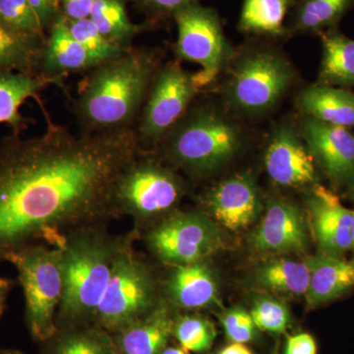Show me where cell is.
Here are the masks:
<instances>
[{
  "instance_id": "cell-1",
  "label": "cell",
  "mask_w": 354,
  "mask_h": 354,
  "mask_svg": "<svg viewBox=\"0 0 354 354\" xmlns=\"http://www.w3.org/2000/svg\"><path fill=\"white\" fill-rule=\"evenodd\" d=\"M134 128L73 133L50 125L0 142V263L34 243L60 247L69 232L109 225L116 183L141 152Z\"/></svg>"
},
{
  "instance_id": "cell-2",
  "label": "cell",
  "mask_w": 354,
  "mask_h": 354,
  "mask_svg": "<svg viewBox=\"0 0 354 354\" xmlns=\"http://www.w3.org/2000/svg\"><path fill=\"white\" fill-rule=\"evenodd\" d=\"M160 65L157 50L131 46L88 71L73 104L80 131L134 128Z\"/></svg>"
},
{
  "instance_id": "cell-3",
  "label": "cell",
  "mask_w": 354,
  "mask_h": 354,
  "mask_svg": "<svg viewBox=\"0 0 354 354\" xmlns=\"http://www.w3.org/2000/svg\"><path fill=\"white\" fill-rule=\"evenodd\" d=\"M135 236L138 234L133 230L123 235L111 234L108 225L78 228L66 235L59 247L64 293L57 328L93 325L116 259Z\"/></svg>"
},
{
  "instance_id": "cell-4",
  "label": "cell",
  "mask_w": 354,
  "mask_h": 354,
  "mask_svg": "<svg viewBox=\"0 0 354 354\" xmlns=\"http://www.w3.org/2000/svg\"><path fill=\"white\" fill-rule=\"evenodd\" d=\"M241 145L234 122L212 106L192 104L153 152L176 171L200 178L228 164Z\"/></svg>"
},
{
  "instance_id": "cell-5",
  "label": "cell",
  "mask_w": 354,
  "mask_h": 354,
  "mask_svg": "<svg viewBox=\"0 0 354 354\" xmlns=\"http://www.w3.org/2000/svg\"><path fill=\"white\" fill-rule=\"evenodd\" d=\"M186 185L178 171L157 153L141 151L120 174L114 188L118 216H128L140 234L176 211Z\"/></svg>"
},
{
  "instance_id": "cell-6",
  "label": "cell",
  "mask_w": 354,
  "mask_h": 354,
  "mask_svg": "<svg viewBox=\"0 0 354 354\" xmlns=\"http://www.w3.org/2000/svg\"><path fill=\"white\" fill-rule=\"evenodd\" d=\"M133 237L114 264L93 325L115 334L150 314L162 302V281L149 261L135 250Z\"/></svg>"
},
{
  "instance_id": "cell-7",
  "label": "cell",
  "mask_w": 354,
  "mask_h": 354,
  "mask_svg": "<svg viewBox=\"0 0 354 354\" xmlns=\"http://www.w3.org/2000/svg\"><path fill=\"white\" fill-rule=\"evenodd\" d=\"M6 262L17 270L28 329L37 341L48 342L57 332V315L64 298L62 249L30 244L10 254Z\"/></svg>"
},
{
  "instance_id": "cell-8",
  "label": "cell",
  "mask_w": 354,
  "mask_h": 354,
  "mask_svg": "<svg viewBox=\"0 0 354 354\" xmlns=\"http://www.w3.org/2000/svg\"><path fill=\"white\" fill-rule=\"evenodd\" d=\"M244 53L230 66L225 101L237 113H267L290 87L295 72L285 58L270 48H253Z\"/></svg>"
},
{
  "instance_id": "cell-9",
  "label": "cell",
  "mask_w": 354,
  "mask_h": 354,
  "mask_svg": "<svg viewBox=\"0 0 354 354\" xmlns=\"http://www.w3.org/2000/svg\"><path fill=\"white\" fill-rule=\"evenodd\" d=\"M138 239L156 260L169 267L208 260L223 246L220 225L204 211L176 209Z\"/></svg>"
},
{
  "instance_id": "cell-10",
  "label": "cell",
  "mask_w": 354,
  "mask_h": 354,
  "mask_svg": "<svg viewBox=\"0 0 354 354\" xmlns=\"http://www.w3.org/2000/svg\"><path fill=\"white\" fill-rule=\"evenodd\" d=\"M200 92L180 62L160 65L134 129L142 151L153 152L192 106Z\"/></svg>"
},
{
  "instance_id": "cell-11",
  "label": "cell",
  "mask_w": 354,
  "mask_h": 354,
  "mask_svg": "<svg viewBox=\"0 0 354 354\" xmlns=\"http://www.w3.org/2000/svg\"><path fill=\"white\" fill-rule=\"evenodd\" d=\"M177 28L176 53L179 62H192L200 66L193 74L200 91L208 87L232 57L220 16L214 8L200 2L177 11L172 16Z\"/></svg>"
},
{
  "instance_id": "cell-12",
  "label": "cell",
  "mask_w": 354,
  "mask_h": 354,
  "mask_svg": "<svg viewBox=\"0 0 354 354\" xmlns=\"http://www.w3.org/2000/svg\"><path fill=\"white\" fill-rule=\"evenodd\" d=\"M302 138L315 162L337 189L354 190V134L348 128L334 127L307 118Z\"/></svg>"
},
{
  "instance_id": "cell-13",
  "label": "cell",
  "mask_w": 354,
  "mask_h": 354,
  "mask_svg": "<svg viewBox=\"0 0 354 354\" xmlns=\"http://www.w3.org/2000/svg\"><path fill=\"white\" fill-rule=\"evenodd\" d=\"M205 213L230 232L246 230L262 211V197L248 172L234 174L209 188L203 197Z\"/></svg>"
},
{
  "instance_id": "cell-14",
  "label": "cell",
  "mask_w": 354,
  "mask_h": 354,
  "mask_svg": "<svg viewBox=\"0 0 354 354\" xmlns=\"http://www.w3.org/2000/svg\"><path fill=\"white\" fill-rule=\"evenodd\" d=\"M264 167L272 183L281 187L300 189L319 183L315 160L304 140L288 125L272 132L266 146Z\"/></svg>"
},
{
  "instance_id": "cell-15",
  "label": "cell",
  "mask_w": 354,
  "mask_h": 354,
  "mask_svg": "<svg viewBox=\"0 0 354 354\" xmlns=\"http://www.w3.org/2000/svg\"><path fill=\"white\" fill-rule=\"evenodd\" d=\"M249 244L261 254L306 252L309 236L304 214L290 200H272Z\"/></svg>"
},
{
  "instance_id": "cell-16",
  "label": "cell",
  "mask_w": 354,
  "mask_h": 354,
  "mask_svg": "<svg viewBox=\"0 0 354 354\" xmlns=\"http://www.w3.org/2000/svg\"><path fill=\"white\" fill-rule=\"evenodd\" d=\"M171 268L162 281V297L172 311L194 312L220 304L218 278L208 261Z\"/></svg>"
},
{
  "instance_id": "cell-17",
  "label": "cell",
  "mask_w": 354,
  "mask_h": 354,
  "mask_svg": "<svg viewBox=\"0 0 354 354\" xmlns=\"http://www.w3.org/2000/svg\"><path fill=\"white\" fill-rule=\"evenodd\" d=\"M307 206L321 252L344 258L351 249L353 209L344 207L337 195L319 183L311 188Z\"/></svg>"
},
{
  "instance_id": "cell-18",
  "label": "cell",
  "mask_w": 354,
  "mask_h": 354,
  "mask_svg": "<svg viewBox=\"0 0 354 354\" xmlns=\"http://www.w3.org/2000/svg\"><path fill=\"white\" fill-rule=\"evenodd\" d=\"M95 66L97 64L74 38L62 14L46 32L39 74L64 79L69 74L88 72Z\"/></svg>"
},
{
  "instance_id": "cell-19",
  "label": "cell",
  "mask_w": 354,
  "mask_h": 354,
  "mask_svg": "<svg viewBox=\"0 0 354 354\" xmlns=\"http://www.w3.org/2000/svg\"><path fill=\"white\" fill-rule=\"evenodd\" d=\"M310 268L306 307L317 308L334 301L354 288V259L318 254L306 258Z\"/></svg>"
},
{
  "instance_id": "cell-20",
  "label": "cell",
  "mask_w": 354,
  "mask_h": 354,
  "mask_svg": "<svg viewBox=\"0 0 354 354\" xmlns=\"http://www.w3.org/2000/svg\"><path fill=\"white\" fill-rule=\"evenodd\" d=\"M176 314L162 301L144 318L113 334L120 354H160L174 337Z\"/></svg>"
},
{
  "instance_id": "cell-21",
  "label": "cell",
  "mask_w": 354,
  "mask_h": 354,
  "mask_svg": "<svg viewBox=\"0 0 354 354\" xmlns=\"http://www.w3.org/2000/svg\"><path fill=\"white\" fill-rule=\"evenodd\" d=\"M64 78H48L39 74L0 70V124H7L13 134H21L29 127V120L20 108L30 97L51 85H64Z\"/></svg>"
},
{
  "instance_id": "cell-22",
  "label": "cell",
  "mask_w": 354,
  "mask_h": 354,
  "mask_svg": "<svg viewBox=\"0 0 354 354\" xmlns=\"http://www.w3.org/2000/svg\"><path fill=\"white\" fill-rule=\"evenodd\" d=\"M299 109L308 118L344 128L354 127V94L332 86H311L298 95Z\"/></svg>"
},
{
  "instance_id": "cell-23",
  "label": "cell",
  "mask_w": 354,
  "mask_h": 354,
  "mask_svg": "<svg viewBox=\"0 0 354 354\" xmlns=\"http://www.w3.org/2000/svg\"><path fill=\"white\" fill-rule=\"evenodd\" d=\"M46 39L13 31L0 23V70L39 74Z\"/></svg>"
},
{
  "instance_id": "cell-24",
  "label": "cell",
  "mask_w": 354,
  "mask_h": 354,
  "mask_svg": "<svg viewBox=\"0 0 354 354\" xmlns=\"http://www.w3.org/2000/svg\"><path fill=\"white\" fill-rule=\"evenodd\" d=\"M323 58L320 84L351 87L354 85V39L337 31L320 32Z\"/></svg>"
},
{
  "instance_id": "cell-25",
  "label": "cell",
  "mask_w": 354,
  "mask_h": 354,
  "mask_svg": "<svg viewBox=\"0 0 354 354\" xmlns=\"http://www.w3.org/2000/svg\"><path fill=\"white\" fill-rule=\"evenodd\" d=\"M297 0H243L239 20V31L258 36L288 35L286 15Z\"/></svg>"
},
{
  "instance_id": "cell-26",
  "label": "cell",
  "mask_w": 354,
  "mask_h": 354,
  "mask_svg": "<svg viewBox=\"0 0 354 354\" xmlns=\"http://www.w3.org/2000/svg\"><path fill=\"white\" fill-rule=\"evenodd\" d=\"M309 279L310 268L306 259L299 262L286 258L260 265L253 276L257 288L295 295H306Z\"/></svg>"
},
{
  "instance_id": "cell-27",
  "label": "cell",
  "mask_w": 354,
  "mask_h": 354,
  "mask_svg": "<svg viewBox=\"0 0 354 354\" xmlns=\"http://www.w3.org/2000/svg\"><path fill=\"white\" fill-rule=\"evenodd\" d=\"M48 354H120L113 335L94 325L57 328Z\"/></svg>"
},
{
  "instance_id": "cell-28",
  "label": "cell",
  "mask_w": 354,
  "mask_h": 354,
  "mask_svg": "<svg viewBox=\"0 0 354 354\" xmlns=\"http://www.w3.org/2000/svg\"><path fill=\"white\" fill-rule=\"evenodd\" d=\"M88 18L104 36L124 48L132 46L133 39L151 27V23L138 25L131 22L125 0H94Z\"/></svg>"
},
{
  "instance_id": "cell-29",
  "label": "cell",
  "mask_w": 354,
  "mask_h": 354,
  "mask_svg": "<svg viewBox=\"0 0 354 354\" xmlns=\"http://www.w3.org/2000/svg\"><path fill=\"white\" fill-rule=\"evenodd\" d=\"M354 0H299L288 32H322L342 19Z\"/></svg>"
},
{
  "instance_id": "cell-30",
  "label": "cell",
  "mask_w": 354,
  "mask_h": 354,
  "mask_svg": "<svg viewBox=\"0 0 354 354\" xmlns=\"http://www.w3.org/2000/svg\"><path fill=\"white\" fill-rule=\"evenodd\" d=\"M174 337L188 353H203L208 351L215 342L216 330L215 325L206 317L176 313Z\"/></svg>"
},
{
  "instance_id": "cell-31",
  "label": "cell",
  "mask_w": 354,
  "mask_h": 354,
  "mask_svg": "<svg viewBox=\"0 0 354 354\" xmlns=\"http://www.w3.org/2000/svg\"><path fill=\"white\" fill-rule=\"evenodd\" d=\"M70 32L81 46L85 48L91 58L97 65L120 57L127 53L130 48H124L120 44L106 38L95 27L90 18L85 19L68 21Z\"/></svg>"
},
{
  "instance_id": "cell-32",
  "label": "cell",
  "mask_w": 354,
  "mask_h": 354,
  "mask_svg": "<svg viewBox=\"0 0 354 354\" xmlns=\"http://www.w3.org/2000/svg\"><path fill=\"white\" fill-rule=\"evenodd\" d=\"M0 23L22 34L46 36L28 0H0Z\"/></svg>"
},
{
  "instance_id": "cell-33",
  "label": "cell",
  "mask_w": 354,
  "mask_h": 354,
  "mask_svg": "<svg viewBox=\"0 0 354 354\" xmlns=\"http://www.w3.org/2000/svg\"><path fill=\"white\" fill-rule=\"evenodd\" d=\"M258 330L283 334L290 325V312L283 302L271 297H261L254 301L250 311Z\"/></svg>"
},
{
  "instance_id": "cell-34",
  "label": "cell",
  "mask_w": 354,
  "mask_h": 354,
  "mask_svg": "<svg viewBox=\"0 0 354 354\" xmlns=\"http://www.w3.org/2000/svg\"><path fill=\"white\" fill-rule=\"evenodd\" d=\"M221 325L228 339L236 344H247L257 335L258 328L250 312L241 307L227 310L221 318Z\"/></svg>"
},
{
  "instance_id": "cell-35",
  "label": "cell",
  "mask_w": 354,
  "mask_h": 354,
  "mask_svg": "<svg viewBox=\"0 0 354 354\" xmlns=\"http://www.w3.org/2000/svg\"><path fill=\"white\" fill-rule=\"evenodd\" d=\"M152 20L171 17L184 7L198 3L200 0H131Z\"/></svg>"
},
{
  "instance_id": "cell-36",
  "label": "cell",
  "mask_w": 354,
  "mask_h": 354,
  "mask_svg": "<svg viewBox=\"0 0 354 354\" xmlns=\"http://www.w3.org/2000/svg\"><path fill=\"white\" fill-rule=\"evenodd\" d=\"M28 2L38 16L44 31L48 32L62 15V0H28Z\"/></svg>"
},
{
  "instance_id": "cell-37",
  "label": "cell",
  "mask_w": 354,
  "mask_h": 354,
  "mask_svg": "<svg viewBox=\"0 0 354 354\" xmlns=\"http://www.w3.org/2000/svg\"><path fill=\"white\" fill-rule=\"evenodd\" d=\"M285 354H317L315 339L307 333L290 335L286 341Z\"/></svg>"
},
{
  "instance_id": "cell-38",
  "label": "cell",
  "mask_w": 354,
  "mask_h": 354,
  "mask_svg": "<svg viewBox=\"0 0 354 354\" xmlns=\"http://www.w3.org/2000/svg\"><path fill=\"white\" fill-rule=\"evenodd\" d=\"M94 0H62V14L65 19L75 21L90 17Z\"/></svg>"
},
{
  "instance_id": "cell-39",
  "label": "cell",
  "mask_w": 354,
  "mask_h": 354,
  "mask_svg": "<svg viewBox=\"0 0 354 354\" xmlns=\"http://www.w3.org/2000/svg\"><path fill=\"white\" fill-rule=\"evenodd\" d=\"M15 286L16 281L14 279L0 277V318L6 311L7 300Z\"/></svg>"
},
{
  "instance_id": "cell-40",
  "label": "cell",
  "mask_w": 354,
  "mask_h": 354,
  "mask_svg": "<svg viewBox=\"0 0 354 354\" xmlns=\"http://www.w3.org/2000/svg\"><path fill=\"white\" fill-rule=\"evenodd\" d=\"M216 354H253V353L244 344L232 342Z\"/></svg>"
},
{
  "instance_id": "cell-41",
  "label": "cell",
  "mask_w": 354,
  "mask_h": 354,
  "mask_svg": "<svg viewBox=\"0 0 354 354\" xmlns=\"http://www.w3.org/2000/svg\"><path fill=\"white\" fill-rule=\"evenodd\" d=\"M160 354H189L188 351H186L185 349L179 346H167L162 351H160Z\"/></svg>"
},
{
  "instance_id": "cell-42",
  "label": "cell",
  "mask_w": 354,
  "mask_h": 354,
  "mask_svg": "<svg viewBox=\"0 0 354 354\" xmlns=\"http://www.w3.org/2000/svg\"><path fill=\"white\" fill-rule=\"evenodd\" d=\"M354 252V209L353 213V225H351V249Z\"/></svg>"
},
{
  "instance_id": "cell-43",
  "label": "cell",
  "mask_w": 354,
  "mask_h": 354,
  "mask_svg": "<svg viewBox=\"0 0 354 354\" xmlns=\"http://www.w3.org/2000/svg\"><path fill=\"white\" fill-rule=\"evenodd\" d=\"M0 354H24L17 351H11V349H0Z\"/></svg>"
}]
</instances>
